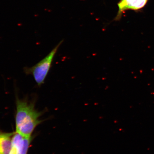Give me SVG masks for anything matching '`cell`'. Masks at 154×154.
<instances>
[{
  "label": "cell",
  "instance_id": "1",
  "mask_svg": "<svg viewBox=\"0 0 154 154\" xmlns=\"http://www.w3.org/2000/svg\"><path fill=\"white\" fill-rule=\"evenodd\" d=\"M17 113L15 117L16 132L24 137L30 138L35 128L41 122L40 113L34 105L26 100L17 99Z\"/></svg>",
  "mask_w": 154,
  "mask_h": 154
},
{
  "label": "cell",
  "instance_id": "2",
  "mask_svg": "<svg viewBox=\"0 0 154 154\" xmlns=\"http://www.w3.org/2000/svg\"><path fill=\"white\" fill-rule=\"evenodd\" d=\"M63 42L62 40L60 42L47 56L34 66L24 67L23 71L25 74L32 75L38 86H41L44 83L51 68L54 58Z\"/></svg>",
  "mask_w": 154,
  "mask_h": 154
},
{
  "label": "cell",
  "instance_id": "3",
  "mask_svg": "<svg viewBox=\"0 0 154 154\" xmlns=\"http://www.w3.org/2000/svg\"><path fill=\"white\" fill-rule=\"evenodd\" d=\"M148 0H121L118 4V15L127 10H137L143 8L147 3Z\"/></svg>",
  "mask_w": 154,
  "mask_h": 154
},
{
  "label": "cell",
  "instance_id": "4",
  "mask_svg": "<svg viewBox=\"0 0 154 154\" xmlns=\"http://www.w3.org/2000/svg\"><path fill=\"white\" fill-rule=\"evenodd\" d=\"M15 132L5 133L0 140V154H10L12 149V138Z\"/></svg>",
  "mask_w": 154,
  "mask_h": 154
},
{
  "label": "cell",
  "instance_id": "5",
  "mask_svg": "<svg viewBox=\"0 0 154 154\" xmlns=\"http://www.w3.org/2000/svg\"><path fill=\"white\" fill-rule=\"evenodd\" d=\"M5 134V133H3L0 132V140H1V138Z\"/></svg>",
  "mask_w": 154,
  "mask_h": 154
},
{
  "label": "cell",
  "instance_id": "6",
  "mask_svg": "<svg viewBox=\"0 0 154 154\" xmlns=\"http://www.w3.org/2000/svg\"></svg>",
  "mask_w": 154,
  "mask_h": 154
}]
</instances>
